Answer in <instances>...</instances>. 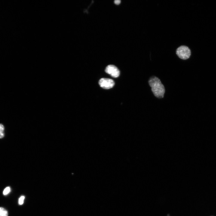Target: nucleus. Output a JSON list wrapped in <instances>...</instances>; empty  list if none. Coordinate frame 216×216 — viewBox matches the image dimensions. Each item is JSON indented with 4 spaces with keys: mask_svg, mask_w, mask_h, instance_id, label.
<instances>
[{
    "mask_svg": "<svg viewBox=\"0 0 216 216\" xmlns=\"http://www.w3.org/2000/svg\"><path fill=\"white\" fill-rule=\"evenodd\" d=\"M148 82L154 95L158 98H163L166 92L165 88L160 79L153 76L150 78Z\"/></svg>",
    "mask_w": 216,
    "mask_h": 216,
    "instance_id": "nucleus-1",
    "label": "nucleus"
},
{
    "mask_svg": "<svg viewBox=\"0 0 216 216\" xmlns=\"http://www.w3.org/2000/svg\"><path fill=\"white\" fill-rule=\"evenodd\" d=\"M176 52L178 56L183 60L189 59L191 55L190 49L186 46H181L179 47L177 49Z\"/></svg>",
    "mask_w": 216,
    "mask_h": 216,
    "instance_id": "nucleus-2",
    "label": "nucleus"
},
{
    "mask_svg": "<svg viewBox=\"0 0 216 216\" xmlns=\"http://www.w3.org/2000/svg\"><path fill=\"white\" fill-rule=\"evenodd\" d=\"M106 73L110 75L112 77L117 78L120 75V71L117 68L113 65H109L106 68Z\"/></svg>",
    "mask_w": 216,
    "mask_h": 216,
    "instance_id": "nucleus-3",
    "label": "nucleus"
},
{
    "mask_svg": "<svg viewBox=\"0 0 216 216\" xmlns=\"http://www.w3.org/2000/svg\"><path fill=\"white\" fill-rule=\"evenodd\" d=\"M100 86L103 88L108 89L112 88L115 85L114 81L108 79L102 78L99 82Z\"/></svg>",
    "mask_w": 216,
    "mask_h": 216,
    "instance_id": "nucleus-4",
    "label": "nucleus"
},
{
    "mask_svg": "<svg viewBox=\"0 0 216 216\" xmlns=\"http://www.w3.org/2000/svg\"><path fill=\"white\" fill-rule=\"evenodd\" d=\"M7 211L2 207H0V216H8Z\"/></svg>",
    "mask_w": 216,
    "mask_h": 216,
    "instance_id": "nucleus-5",
    "label": "nucleus"
},
{
    "mask_svg": "<svg viewBox=\"0 0 216 216\" xmlns=\"http://www.w3.org/2000/svg\"><path fill=\"white\" fill-rule=\"evenodd\" d=\"M4 125L0 124V138H2L4 136Z\"/></svg>",
    "mask_w": 216,
    "mask_h": 216,
    "instance_id": "nucleus-6",
    "label": "nucleus"
},
{
    "mask_svg": "<svg viewBox=\"0 0 216 216\" xmlns=\"http://www.w3.org/2000/svg\"><path fill=\"white\" fill-rule=\"evenodd\" d=\"M11 188L10 187H7L3 191V194L4 195H6L8 194L10 192Z\"/></svg>",
    "mask_w": 216,
    "mask_h": 216,
    "instance_id": "nucleus-7",
    "label": "nucleus"
},
{
    "mask_svg": "<svg viewBox=\"0 0 216 216\" xmlns=\"http://www.w3.org/2000/svg\"><path fill=\"white\" fill-rule=\"evenodd\" d=\"M24 199L25 197L23 196H22L19 198V202L20 205H22L23 204Z\"/></svg>",
    "mask_w": 216,
    "mask_h": 216,
    "instance_id": "nucleus-8",
    "label": "nucleus"
},
{
    "mask_svg": "<svg viewBox=\"0 0 216 216\" xmlns=\"http://www.w3.org/2000/svg\"><path fill=\"white\" fill-rule=\"evenodd\" d=\"M121 1L120 0H116L114 1V3L117 5H118L120 4Z\"/></svg>",
    "mask_w": 216,
    "mask_h": 216,
    "instance_id": "nucleus-9",
    "label": "nucleus"
}]
</instances>
